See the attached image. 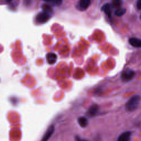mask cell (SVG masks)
Instances as JSON below:
<instances>
[{
    "label": "cell",
    "mask_w": 141,
    "mask_h": 141,
    "mask_svg": "<svg viewBox=\"0 0 141 141\" xmlns=\"http://www.w3.org/2000/svg\"><path fill=\"white\" fill-rule=\"evenodd\" d=\"M126 9L123 8H119L115 11V14L118 17H120L124 14L126 13Z\"/></svg>",
    "instance_id": "7c38bea8"
},
{
    "label": "cell",
    "mask_w": 141,
    "mask_h": 141,
    "mask_svg": "<svg viewBox=\"0 0 141 141\" xmlns=\"http://www.w3.org/2000/svg\"><path fill=\"white\" fill-rule=\"evenodd\" d=\"M137 7L139 9H141V0H138L137 3Z\"/></svg>",
    "instance_id": "9a60e30c"
},
{
    "label": "cell",
    "mask_w": 141,
    "mask_h": 141,
    "mask_svg": "<svg viewBox=\"0 0 141 141\" xmlns=\"http://www.w3.org/2000/svg\"><path fill=\"white\" fill-rule=\"evenodd\" d=\"M131 136V132H125L122 133L117 139V141H129Z\"/></svg>",
    "instance_id": "52a82bcc"
},
{
    "label": "cell",
    "mask_w": 141,
    "mask_h": 141,
    "mask_svg": "<svg viewBox=\"0 0 141 141\" xmlns=\"http://www.w3.org/2000/svg\"><path fill=\"white\" fill-rule=\"evenodd\" d=\"M102 11L104 12V13L107 15L109 18L111 16V6L109 4H105L102 7Z\"/></svg>",
    "instance_id": "30bf717a"
},
{
    "label": "cell",
    "mask_w": 141,
    "mask_h": 141,
    "mask_svg": "<svg viewBox=\"0 0 141 141\" xmlns=\"http://www.w3.org/2000/svg\"><path fill=\"white\" fill-rule=\"evenodd\" d=\"M7 1H11L12 0H7Z\"/></svg>",
    "instance_id": "e0dca14e"
},
{
    "label": "cell",
    "mask_w": 141,
    "mask_h": 141,
    "mask_svg": "<svg viewBox=\"0 0 141 141\" xmlns=\"http://www.w3.org/2000/svg\"><path fill=\"white\" fill-rule=\"evenodd\" d=\"M44 1L56 6H59L62 3V0H44Z\"/></svg>",
    "instance_id": "4fadbf2b"
},
{
    "label": "cell",
    "mask_w": 141,
    "mask_h": 141,
    "mask_svg": "<svg viewBox=\"0 0 141 141\" xmlns=\"http://www.w3.org/2000/svg\"><path fill=\"white\" fill-rule=\"evenodd\" d=\"M135 72L130 69L125 70L122 73L121 78L123 81L127 82L131 80L134 77Z\"/></svg>",
    "instance_id": "3957f363"
},
{
    "label": "cell",
    "mask_w": 141,
    "mask_h": 141,
    "mask_svg": "<svg viewBox=\"0 0 141 141\" xmlns=\"http://www.w3.org/2000/svg\"><path fill=\"white\" fill-rule=\"evenodd\" d=\"M90 0H79V6L82 9H85L90 4Z\"/></svg>",
    "instance_id": "9c48e42d"
},
{
    "label": "cell",
    "mask_w": 141,
    "mask_h": 141,
    "mask_svg": "<svg viewBox=\"0 0 141 141\" xmlns=\"http://www.w3.org/2000/svg\"><path fill=\"white\" fill-rule=\"evenodd\" d=\"M75 141H88V140L84 139H82L80 137H79L78 136H76L75 137Z\"/></svg>",
    "instance_id": "2e32d148"
},
{
    "label": "cell",
    "mask_w": 141,
    "mask_h": 141,
    "mask_svg": "<svg viewBox=\"0 0 141 141\" xmlns=\"http://www.w3.org/2000/svg\"><path fill=\"white\" fill-rule=\"evenodd\" d=\"M140 19H141V14H140Z\"/></svg>",
    "instance_id": "ac0fdd59"
},
{
    "label": "cell",
    "mask_w": 141,
    "mask_h": 141,
    "mask_svg": "<svg viewBox=\"0 0 141 141\" xmlns=\"http://www.w3.org/2000/svg\"><path fill=\"white\" fill-rule=\"evenodd\" d=\"M54 131L55 127L54 125H51L50 126H49V127L48 128V130L45 132L41 141H48L52 136V134L54 133Z\"/></svg>",
    "instance_id": "277c9868"
},
{
    "label": "cell",
    "mask_w": 141,
    "mask_h": 141,
    "mask_svg": "<svg viewBox=\"0 0 141 141\" xmlns=\"http://www.w3.org/2000/svg\"><path fill=\"white\" fill-rule=\"evenodd\" d=\"M50 17L49 12L46 11H43L38 14L36 17V21L39 24H43L48 21Z\"/></svg>",
    "instance_id": "7a4b0ae2"
},
{
    "label": "cell",
    "mask_w": 141,
    "mask_h": 141,
    "mask_svg": "<svg viewBox=\"0 0 141 141\" xmlns=\"http://www.w3.org/2000/svg\"><path fill=\"white\" fill-rule=\"evenodd\" d=\"M121 4V0H112V6L114 8H119Z\"/></svg>",
    "instance_id": "5bb4252c"
},
{
    "label": "cell",
    "mask_w": 141,
    "mask_h": 141,
    "mask_svg": "<svg viewBox=\"0 0 141 141\" xmlns=\"http://www.w3.org/2000/svg\"><path fill=\"white\" fill-rule=\"evenodd\" d=\"M46 60L49 64H54L57 60V55L54 54V53L52 52H50L48 53V54L46 55Z\"/></svg>",
    "instance_id": "8992f818"
},
{
    "label": "cell",
    "mask_w": 141,
    "mask_h": 141,
    "mask_svg": "<svg viewBox=\"0 0 141 141\" xmlns=\"http://www.w3.org/2000/svg\"><path fill=\"white\" fill-rule=\"evenodd\" d=\"M78 122L79 123V125L83 128H84L87 126L88 124V121L87 118L84 117H79L78 119Z\"/></svg>",
    "instance_id": "8fae6325"
},
{
    "label": "cell",
    "mask_w": 141,
    "mask_h": 141,
    "mask_svg": "<svg viewBox=\"0 0 141 141\" xmlns=\"http://www.w3.org/2000/svg\"><path fill=\"white\" fill-rule=\"evenodd\" d=\"M130 44L135 48H141V40L137 38H131L129 40Z\"/></svg>",
    "instance_id": "ba28073f"
},
{
    "label": "cell",
    "mask_w": 141,
    "mask_h": 141,
    "mask_svg": "<svg viewBox=\"0 0 141 141\" xmlns=\"http://www.w3.org/2000/svg\"><path fill=\"white\" fill-rule=\"evenodd\" d=\"M99 111V107L97 104H94L88 109L87 114L90 117H93L95 116Z\"/></svg>",
    "instance_id": "5b68a950"
},
{
    "label": "cell",
    "mask_w": 141,
    "mask_h": 141,
    "mask_svg": "<svg viewBox=\"0 0 141 141\" xmlns=\"http://www.w3.org/2000/svg\"><path fill=\"white\" fill-rule=\"evenodd\" d=\"M139 101L140 98L138 95H134L132 97L126 104V110L129 112H132V111L136 110L138 108Z\"/></svg>",
    "instance_id": "6da1fadb"
}]
</instances>
